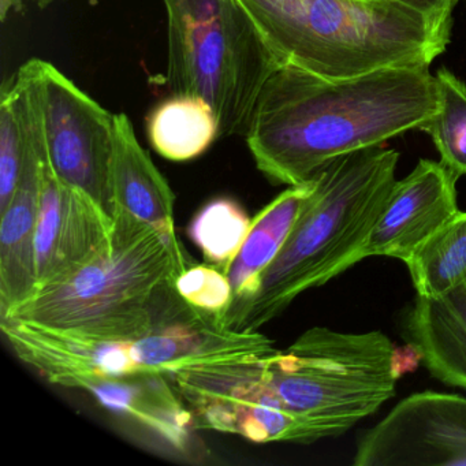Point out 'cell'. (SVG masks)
I'll list each match as a JSON object with an SVG mask.
<instances>
[{
  "mask_svg": "<svg viewBox=\"0 0 466 466\" xmlns=\"http://www.w3.org/2000/svg\"><path fill=\"white\" fill-rule=\"evenodd\" d=\"M400 154L370 147L335 157L313 174V189L255 296L225 321L258 331L299 294L320 288L362 260L395 181Z\"/></svg>",
  "mask_w": 466,
  "mask_h": 466,
  "instance_id": "obj_3",
  "label": "cell"
},
{
  "mask_svg": "<svg viewBox=\"0 0 466 466\" xmlns=\"http://www.w3.org/2000/svg\"><path fill=\"white\" fill-rule=\"evenodd\" d=\"M403 4L424 13L436 23L451 25V13L458 0H400Z\"/></svg>",
  "mask_w": 466,
  "mask_h": 466,
  "instance_id": "obj_23",
  "label": "cell"
},
{
  "mask_svg": "<svg viewBox=\"0 0 466 466\" xmlns=\"http://www.w3.org/2000/svg\"><path fill=\"white\" fill-rule=\"evenodd\" d=\"M428 69L331 78L282 65L261 88L245 135L256 167L272 184L294 187L335 157L422 130L439 108Z\"/></svg>",
  "mask_w": 466,
  "mask_h": 466,
  "instance_id": "obj_2",
  "label": "cell"
},
{
  "mask_svg": "<svg viewBox=\"0 0 466 466\" xmlns=\"http://www.w3.org/2000/svg\"><path fill=\"white\" fill-rule=\"evenodd\" d=\"M397 357L381 331L313 327L288 350L185 370L178 389L200 431L312 444L342 436L394 398Z\"/></svg>",
  "mask_w": 466,
  "mask_h": 466,
  "instance_id": "obj_1",
  "label": "cell"
},
{
  "mask_svg": "<svg viewBox=\"0 0 466 466\" xmlns=\"http://www.w3.org/2000/svg\"><path fill=\"white\" fill-rule=\"evenodd\" d=\"M12 88L25 135V157L15 196L0 212V319L6 318L37 288L36 228L42 170L25 89L15 77Z\"/></svg>",
  "mask_w": 466,
  "mask_h": 466,
  "instance_id": "obj_13",
  "label": "cell"
},
{
  "mask_svg": "<svg viewBox=\"0 0 466 466\" xmlns=\"http://www.w3.org/2000/svg\"><path fill=\"white\" fill-rule=\"evenodd\" d=\"M439 108L422 127L432 137L441 163L457 178L466 176V86L449 70L435 76Z\"/></svg>",
  "mask_w": 466,
  "mask_h": 466,
  "instance_id": "obj_20",
  "label": "cell"
},
{
  "mask_svg": "<svg viewBox=\"0 0 466 466\" xmlns=\"http://www.w3.org/2000/svg\"><path fill=\"white\" fill-rule=\"evenodd\" d=\"M457 181L441 162L420 160L408 177L395 181L362 249V260L384 256L406 263L422 242L460 212Z\"/></svg>",
  "mask_w": 466,
  "mask_h": 466,
  "instance_id": "obj_11",
  "label": "cell"
},
{
  "mask_svg": "<svg viewBox=\"0 0 466 466\" xmlns=\"http://www.w3.org/2000/svg\"><path fill=\"white\" fill-rule=\"evenodd\" d=\"M173 94L204 97L220 137L247 135L264 84L282 66L238 0H163Z\"/></svg>",
  "mask_w": 466,
  "mask_h": 466,
  "instance_id": "obj_6",
  "label": "cell"
},
{
  "mask_svg": "<svg viewBox=\"0 0 466 466\" xmlns=\"http://www.w3.org/2000/svg\"><path fill=\"white\" fill-rule=\"evenodd\" d=\"M282 65L331 78L424 66L451 25L400 0H238Z\"/></svg>",
  "mask_w": 466,
  "mask_h": 466,
  "instance_id": "obj_5",
  "label": "cell"
},
{
  "mask_svg": "<svg viewBox=\"0 0 466 466\" xmlns=\"http://www.w3.org/2000/svg\"><path fill=\"white\" fill-rule=\"evenodd\" d=\"M15 77L34 108L45 155L56 176L92 198L111 219L114 116L50 62L34 58Z\"/></svg>",
  "mask_w": 466,
  "mask_h": 466,
  "instance_id": "obj_8",
  "label": "cell"
},
{
  "mask_svg": "<svg viewBox=\"0 0 466 466\" xmlns=\"http://www.w3.org/2000/svg\"><path fill=\"white\" fill-rule=\"evenodd\" d=\"M274 342L258 331L226 329L219 320L187 308L137 339L100 340L48 329L39 345L45 375L56 386L75 389L89 376L176 372L268 356Z\"/></svg>",
  "mask_w": 466,
  "mask_h": 466,
  "instance_id": "obj_7",
  "label": "cell"
},
{
  "mask_svg": "<svg viewBox=\"0 0 466 466\" xmlns=\"http://www.w3.org/2000/svg\"><path fill=\"white\" fill-rule=\"evenodd\" d=\"M312 189V178L304 184L289 187L252 220L241 250L226 271L233 288V304L223 319V326L255 296L261 275L279 255Z\"/></svg>",
  "mask_w": 466,
  "mask_h": 466,
  "instance_id": "obj_16",
  "label": "cell"
},
{
  "mask_svg": "<svg viewBox=\"0 0 466 466\" xmlns=\"http://www.w3.org/2000/svg\"><path fill=\"white\" fill-rule=\"evenodd\" d=\"M28 103L42 170L36 228L37 291L99 255L110 244L114 219L89 196L56 176L45 155L36 116Z\"/></svg>",
  "mask_w": 466,
  "mask_h": 466,
  "instance_id": "obj_10",
  "label": "cell"
},
{
  "mask_svg": "<svg viewBox=\"0 0 466 466\" xmlns=\"http://www.w3.org/2000/svg\"><path fill=\"white\" fill-rule=\"evenodd\" d=\"M181 272L154 228L116 212L110 244L99 255L4 319L94 339H137L190 308L174 288Z\"/></svg>",
  "mask_w": 466,
  "mask_h": 466,
  "instance_id": "obj_4",
  "label": "cell"
},
{
  "mask_svg": "<svg viewBox=\"0 0 466 466\" xmlns=\"http://www.w3.org/2000/svg\"><path fill=\"white\" fill-rule=\"evenodd\" d=\"M174 288L190 307L222 324L233 304V288L228 275L212 264H192L176 278Z\"/></svg>",
  "mask_w": 466,
  "mask_h": 466,
  "instance_id": "obj_22",
  "label": "cell"
},
{
  "mask_svg": "<svg viewBox=\"0 0 466 466\" xmlns=\"http://www.w3.org/2000/svg\"><path fill=\"white\" fill-rule=\"evenodd\" d=\"M24 157L25 135L12 81H7L4 86L0 103V212L9 206L15 196Z\"/></svg>",
  "mask_w": 466,
  "mask_h": 466,
  "instance_id": "obj_21",
  "label": "cell"
},
{
  "mask_svg": "<svg viewBox=\"0 0 466 466\" xmlns=\"http://www.w3.org/2000/svg\"><path fill=\"white\" fill-rule=\"evenodd\" d=\"M148 137L160 157L187 162L203 155L220 137L219 121L204 97L174 94L149 116Z\"/></svg>",
  "mask_w": 466,
  "mask_h": 466,
  "instance_id": "obj_17",
  "label": "cell"
},
{
  "mask_svg": "<svg viewBox=\"0 0 466 466\" xmlns=\"http://www.w3.org/2000/svg\"><path fill=\"white\" fill-rule=\"evenodd\" d=\"M113 193L116 214L124 212L154 228L182 269L192 266L177 236L173 190L138 143L135 127L124 113L114 116Z\"/></svg>",
  "mask_w": 466,
  "mask_h": 466,
  "instance_id": "obj_14",
  "label": "cell"
},
{
  "mask_svg": "<svg viewBox=\"0 0 466 466\" xmlns=\"http://www.w3.org/2000/svg\"><path fill=\"white\" fill-rule=\"evenodd\" d=\"M354 466H465L466 398L422 391L403 398L357 443Z\"/></svg>",
  "mask_w": 466,
  "mask_h": 466,
  "instance_id": "obj_9",
  "label": "cell"
},
{
  "mask_svg": "<svg viewBox=\"0 0 466 466\" xmlns=\"http://www.w3.org/2000/svg\"><path fill=\"white\" fill-rule=\"evenodd\" d=\"M417 296L438 299L466 280V212H458L406 261Z\"/></svg>",
  "mask_w": 466,
  "mask_h": 466,
  "instance_id": "obj_18",
  "label": "cell"
},
{
  "mask_svg": "<svg viewBox=\"0 0 466 466\" xmlns=\"http://www.w3.org/2000/svg\"><path fill=\"white\" fill-rule=\"evenodd\" d=\"M250 226L252 220L238 201L218 198L198 209L187 226V236L203 253L206 263L226 274L241 250Z\"/></svg>",
  "mask_w": 466,
  "mask_h": 466,
  "instance_id": "obj_19",
  "label": "cell"
},
{
  "mask_svg": "<svg viewBox=\"0 0 466 466\" xmlns=\"http://www.w3.org/2000/svg\"><path fill=\"white\" fill-rule=\"evenodd\" d=\"M75 389L89 392L103 408L154 436L173 454L187 461L206 457L195 417L166 373L89 376Z\"/></svg>",
  "mask_w": 466,
  "mask_h": 466,
  "instance_id": "obj_12",
  "label": "cell"
},
{
  "mask_svg": "<svg viewBox=\"0 0 466 466\" xmlns=\"http://www.w3.org/2000/svg\"><path fill=\"white\" fill-rule=\"evenodd\" d=\"M398 329L433 379L466 391V280L438 299L416 294Z\"/></svg>",
  "mask_w": 466,
  "mask_h": 466,
  "instance_id": "obj_15",
  "label": "cell"
}]
</instances>
